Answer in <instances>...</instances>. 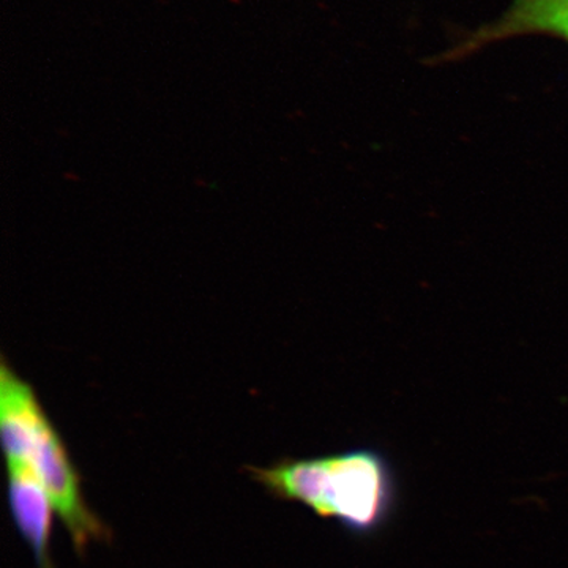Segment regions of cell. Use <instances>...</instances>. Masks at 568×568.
Wrapping results in <instances>:
<instances>
[{"label": "cell", "instance_id": "cell-1", "mask_svg": "<svg viewBox=\"0 0 568 568\" xmlns=\"http://www.w3.org/2000/svg\"><path fill=\"white\" fill-rule=\"evenodd\" d=\"M256 484L282 500H291L335 519L355 537L377 536L398 508V477L386 455L355 448L323 458L287 459L268 467H248Z\"/></svg>", "mask_w": 568, "mask_h": 568}, {"label": "cell", "instance_id": "cell-2", "mask_svg": "<svg viewBox=\"0 0 568 568\" xmlns=\"http://www.w3.org/2000/svg\"><path fill=\"white\" fill-rule=\"evenodd\" d=\"M0 428L7 467L32 470L51 497L78 552L84 555L93 541L108 540L110 529L85 504L81 478L61 437L29 387L7 369L0 387Z\"/></svg>", "mask_w": 568, "mask_h": 568}, {"label": "cell", "instance_id": "cell-3", "mask_svg": "<svg viewBox=\"0 0 568 568\" xmlns=\"http://www.w3.org/2000/svg\"><path fill=\"white\" fill-rule=\"evenodd\" d=\"M9 507L18 532L31 547L39 568H54L51 559V497L29 467H7Z\"/></svg>", "mask_w": 568, "mask_h": 568}, {"label": "cell", "instance_id": "cell-4", "mask_svg": "<svg viewBox=\"0 0 568 568\" xmlns=\"http://www.w3.org/2000/svg\"><path fill=\"white\" fill-rule=\"evenodd\" d=\"M528 33H549L568 40V0H515L506 13L463 41L454 55Z\"/></svg>", "mask_w": 568, "mask_h": 568}]
</instances>
